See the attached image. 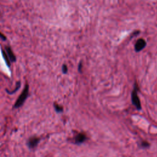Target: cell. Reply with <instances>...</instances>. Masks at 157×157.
I'll list each match as a JSON object with an SVG mask.
<instances>
[{
  "instance_id": "1",
  "label": "cell",
  "mask_w": 157,
  "mask_h": 157,
  "mask_svg": "<svg viewBox=\"0 0 157 157\" xmlns=\"http://www.w3.org/2000/svg\"><path fill=\"white\" fill-rule=\"evenodd\" d=\"M28 93H29V85L28 84H26L25 85V87L22 91V92L20 95L17 101H16V103H15L13 106L14 109L19 108L23 105L25 101H26L27 98L28 97Z\"/></svg>"
},
{
  "instance_id": "2",
  "label": "cell",
  "mask_w": 157,
  "mask_h": 157,
  "mask_svg": "<svg viewBox=\"0 0 157 157\" xmlns=\"http://www.w3.org/2000/svg\"><path fill=\"white\" fill-rule=\"evenodd\" d=\"M131 101H132L133 104L136 106L137 109L140 110L141 109V105L139 98L137 94V90L134 89L132 93H131Z\"/></svg>"
},
{
  "instance_id": "3",
  "label": "cell",
  "mask_w": 157,
  "mask_h": 157,
  "mask_svg": "<svg viewBox=\"0 0 157 157\" xmlns=\"http://www.w3.org/2000/svg\"><path fill=\"white\" fill-rule=\"evenodd\" d=\"M40 141V139L36 137V136H33V137L30 138L27 142V145L29 149H34L38 145Z\"/></svg>"
},
{
  "instance_id": "4",
  "label": "cell",
  "mask_w": 157,
  "mask_h": 157,
  "mask_svg": "<svg viewBox=\"0 0 157 157\" xmlns=\"http://www.w3.org/2000/svg\"><path fill=\"white\" fill-rule=\"evenodd\" d=\"M146 45L145 40L143 39H139L137 40L134 45V49L136 52H140L143 50Z\"/></svg>"
},
{
  "instance_id": "5",
  "label": "cell",
  "mask_w": 157,
  "mask_h": 157,
  "mask_svg": "<svg viewBox=\"0 0 157 157\" xmlns=\"http://www.w3.org/2000/svg\"><path fill=\"white\" fill-rule=\"evenodd\" d=\"M5 49H6V53L8 55V57L11 62H16L17 60V58L16 55H14L11 47L10 46H6L5 47Z\"/></svg>"
},
{
  "instance_id": "6",
  "label": "cell",
  "mask_w": 157,
  "mask_h": 157,
  "mask_svg": "<svg viewBox=\"0 0 157 157\" xmlns=\"http://www.w3.org/2000/svg\"><path fill=\"white\" fill-rule=\"evenodd\" d=\"M86 139H87V137H86L85 134L83 133H79L75 138V143L77 145H80L84 143L86 141Z\"/></svg>"
},
{
  "instance_id": "7",
  "label": "cell",
  "mask_w": 157,
  "mask_h": 157,
  "mask_svg": "<svg viewBox=\"0 0 157 157\" xmlns=\"http://www.w3.org/2000/svg\"><path fill=\"white\" fill-rule=\"evenodd\" d=\"M21 87V82L20 81H18V82H16V88L13 90V91H9L8 89H6V92L9 94V95H13L14 93H16V92L19 90V88Z\"/></svg>"
},
{
  "instance_id": "8",
  "label": "cell",
  "mask_w": 157,
  "mask_h": 157,
  "mask_svg": "<svg viewBox=\"0 0 157 157\" xmlns=\"http://www.w3.org/2000/svg\"><path fill=\"white\" fill-rule=\"evenodd\" d=\"M1 52H2V55H3V57L5 61V63H6V65L8 66V67L9 68L11 67V62H10V60L8 57V55L6 53V52L4 51V50H3V49L1 50Z\"/></svg>"
},
{
  "instance_id": "9",
  "label": "cell",
  "mask_w": 157,
  "mask_h": 157,
  "mask_svg": "<svg viewBox=\"0 0 157 157\" xmlns=\"http://www.w3.org/2000/svg\"><path fill=\"white\" fill-rule=\"evenodd\" d=\"M53 107H54L55 111H56V112L58 113L62 112L63 111V108L62 107V106H60L59 104H58L57 103L53 104Z\"/></svg>"
},
{
  "instance_id": "10",
  "label": "cell",
  "mask_w": 157,
  "mask_h": 157,
  "mask_svg": "<svg viewBox=\"0 0 157 157\" xmlns=\"http://www.w3.org/2000/svg\"><path fill=\"white\" fill-rule=\"evenodd\" d=\"M140 145H141V147L142 148L146 149V148L149 147L150 144L149 143H147V141H143L141 143V144Z\"/></svg>"
},
{
  "instance_id": "11",
  "label": "cell",
  "mask_w": 157,
  "mask_h": 157,
  "mask_svg": "<svg viewBox=\"0 0 157 157\" xmlns=\"http://www.w3.org/2000/svg\"><path fill=\"white\" fill-rule=\"evenodd\" d=\"M68 67L67 66L66 64H63L62 66V72L63 74H67L68 73Z\"/></svg>"
},
{
  "instance_id": "12",
  "label": "cell",
  "mask_w": 157,
  "mask_h": 157,
  "mask_svg": "<svg viewBox=\"0 0 157 157\" xmlns=\"http://www.w3.org/2000/svg\"><path fill=\"white\" fill-rule=\"evenodd\" d=\"M0 38H1L3 40H6V39H7V38L1 32H0Z\"/></svg>"
},
{
  "instance_id": "13",
  "label": "cell",
  "mask_w": 157,
  "mask_h": 157,
  "mask_svg": "<svg viewBox=\"0 0 157 157\" xmlns=\"http://www.w3.org/2000/svg\"><path fill=\"white\" fill-rule=\"evenodd\" d=\"M82 64L81 63H79V67H78V70H79V71L80 73L82 72Z\"/></svg>"
}]
</instances>
